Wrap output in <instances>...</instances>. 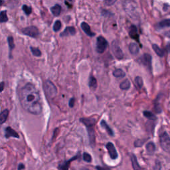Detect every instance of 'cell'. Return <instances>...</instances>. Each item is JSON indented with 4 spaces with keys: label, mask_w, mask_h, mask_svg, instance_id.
I'll use <instances>...</instances> for the list:
<instances>
[{
    "label": "cell",
    "mask_w": 170,
    "mask_h": 170,
    "mask_svg": "<svg viewBox=\"0 0 170 170\" xmlns=\"http://www.w3.org/2000/svg\"><path fill=\"white\" fill-rule=\"evenodd\" d=\"M96 168L97 170H109V169H108L106 168H104V167H101V166H96Z\"/></svg>",
    "instance_id": "obj_40"
},
{
    "label": "cell",
    "mask_w": 170,
    "mask_h": 170,
    "mask_svg": "<svg viewBox=\"0 0 170 170\" xmlns=\"http://www.w3.org/2000/svg\"><path fill=\"white\" fill-rule=\"evenodd\" d=\"M81 28L83 31H85V33L87 35L90 37H93L95 35V33H94L93 32H92L90 29V27L85 22H82L81 23Z\"/></svg>",
    "instance_id": "obj_13"
},
{
    "label": "cell",
    "mask_w": 170,
    "mask_h": 170,
    "mask_svg": "<svg viewBox=\"0 0 170 170\" xmlns=\"http://www.w3.org/2000/svg\"><path fill=\"white\" fill-rule=\"evenodd\" d=\"M20 100L22 107L26 111L33 114L42 112V105L39 91L31 83L25 85L20 93Z\"/></svg>",
    "instance_id": "obj_1"
},
{
    "label": "cell",
    "mask_w": 170,
    "mask_h": 170,
    "mask_svg": "<svg viewBox=\"0 0 170 170\" xmlns=\"http://www.w3.org/2000/svg\"><path fill=\"white\" fill-rule=\"evenodd\" d=\"M4 87H5V83L4 82H1L0 83V92H2L4 90Z\"/></svg>",
    "instance_id": "obj_39"
},
{
    "label": "cell",
    "mask_w": 170,
    "mask_h": 170,
    "mask_svg": "<svg viewBox=\"0 0 170 170\" xmlns=\"http://www.w3.org/2000/svg\"><path fill=\"white\" fill-rule=\"evenodd\" d=\"M120 88L123 90H127L130 88V82L128 79H125L120 83Z\"/></svg>",
    "instance_id": "obj_25"
},
{
    "label": "cell",
    "mask_w": 170,
    "mask_h": 170,
    "mask_svg": "<svg viewBox=\"0 0 170 170\" xmlns=\"http://www.w3.org/2000/svg\"><path fill=\"white\" fill-rule=\"evenodd\" d=\"M62 10V7L60 5L56 4L55 6H53L51 8V11L52 12L53 14L55 16V17H57L59 15L61 14Z\"/></svg>",
    "instance_id": "obj_19"
},
{
    "label": "cell",
    "mask_w": 170,
    "mask_h": 170,
    "mask_svg": "<svg viewBox=\"0 0 170 170\" xmlns=\"http://www.w3.org/2000/svg\"><path fill=\"white\" fill-rule=\"evenodd\" d=\"M137 61L145 67H147L150 71H152V56L150 54H144L142 57L139 58Z\"/></svg>",
    "instance_id": "obj_6"
},
{
    "label": "cell",
    "mask_w": 170,
    "mask_h": 170,
    "mask_svg": "<svg viewBox=\"0 0 170 170\" xmlns=\"http://www.w3.org/2000/svg\"><path fill=\"white\" fill-rule=\"evenodd\" d=\"M152 48L153 51H154V52L157 54L159 56H161H161H163L164 55V51L163 49H161L158 45L153 44Z\"/></svg>",
    "instance_id": "obj_24"
},
{
    "label": "cell",
    "mask_w": 170,
    "mask_h": 170,
    "mask_svg": "<svg viewBox=\"0 0 170 170\" xmlns=\"http://www.w3.org/2000/svg\"><path fill=\"white\" fill-rule=\"evenodd\" d=\"M8 115H9V110H4V111L0 114V124L4 123L5 121H6Z\"/></svg>",
    "instance_id": "obj_26"
},
{
    "label": "cell",
    "mask_w": 170,
    "mask_h": 170,
    "mask_svg": "<svg viewBox=\"0 0 170 170\" xmlns=\"http://www.w3.org/2000/svg\"><path fill=\"white\" fill-rule=\"evenodd\" d=\"M75 34H76V29H75L74 27H67L63 33L61 34V37L74 35Z\"/></svg>",
    "instance_id": "obj_12"
},
{
    "label": "cell",
    "mask_w": 170,
    "mask_h": 170,
    "mask_svg": "<svg viewBox=\"0 0 170 170\" xmlns=\"http://www.w3.org/2000/svg\"><path fill=\"white\" fill-rule=\"evenodd\" d=\"M8 43H9V46L11 50H12L15 47V44L14 41H13V39L12 37H8Z\"/></svg>",
    "instance_id": "obj_34"
},
{
    "label": "cell",
    "mask_w": 170,
    "mask_h": 170,
    "mask_svg": "<svg viewBox=\"0 0 170 170\" xmlns=\"http://www.w3.org/2000/svg\"><path fill=\"white\" fill-rule=\"evenodd\" d=\"M75 0H65V4L70 7L72 6V4H73Z\"/></svg>",
    "instance_id": "obj_37"
},
{
    "label": "cell",
    "mask_w": 170,
    "mask_h": 170,
    "mask_svg": "<svg viewBox=\"0 0 170 170\" xmlns=\"http://www.w3.org/2000/svg\"><path fill=\"white\" fill-rule=\"evenodd\" d=\"M126 12H127L128 14L129 15H130L129 17H136L137 15L136 13V5L134 4L133 1H128L127 2H126V4L124 5Z\"/></svg>",
    "instance_id": "obj_7"
},
{
    "label": "cell",
    "mask_w": 170,
    "mask_h": 170,
    "mask_svg": "<svg viewBox=\"0 0 170 170\" xmlns=\"http://www.w3.org/2000/svg\"><path fill=\"white\" fill-rule=\"evenodd\" d=\"M113 75L117 79H122L126 76V74L123 70L120 69H116L113 71Z\"/></svg>",
    "instance_id": "obj_20"
},
{
    "label": "cell",
    "mask_w": 170,
    "mask_h": 170,
    "mask_svg": "<svg viewBox=\"0 0 170 170\" xmlns=\"http://www.w3.org/2000/svg\"><path fill=\"white\" fill-rule=\"evenodd\" d=\"M83 160H84L86 162L90 163L92 161V157L88 153H86L85 152L83 153Z\"/></svg>",
    "instance_id": "obj_33"
},
{
    "label": "cell",
    "mask_w": 170,
    "mask_h": 170,
    "mask_svg": "<svg viewBox=\"0 0 170 170\" xmlns=\"http://www.w3.org/2000/svg\"><path fill=\"white\" fill-rule=\"evenodd\" d=\"M104 4L109 6H111L113 4H114L117 1V0H104Z\"/></svg>",
    "instance_id": "obj_36"
},
{
    "label": "cell",
    "mask_w": 170,
    "mask_h": 170,
    "mask_svg": "<svg viewBox=\"0 0 170 170\" xmlns=\"http://www.w3.org/2000/svg\"><path fill=\"white\" fill-rule=\"evenodd\" d=\"M129 51L132 55H137L140 51V48L136 43H132L129 45Z\"/></svg>",
    "instance_id": "obj_16"
},
{
    "label": "cell",
    "mask_w": 170,
    "mask_h": 170,
    "mask_svg": "<svg viewBox=\"0 0 170 170\" xmlns=\"http://www.w3.org/2000/svg\"><path fill=\"white\" fill-rule=\"evenodd\" d=\"M96 124H91L85 126L87 128V132L90 140V143L92 145H94L95 143V131H94V126Z\"/></svg>",
    "instance_id": "obj_9"
},
{
    "label": "cell",
    "mask_w": 170,
    "mask_h": 170,
    "mask_svg": "<svg viewBox=\"0 0 170 170\" xmlns=\"http://www.w3.org/2000/svg\"><path fill=\"white\" fill-rule=\"evenodd\" d=\"M161 148L166 152H170V137L167 132H163L160 136Z\"/></svg>",
    "instance_id": "obj_3"
},
{
    "label": "cell",
    "mask_w": 170,
    "mask_h": 170,
    "mask_svg": "<svg viewBox=\"0 0 170 170\" xmlns=\"http://www.w3.org/2000/svg\"><path fill=\"white\" fill-rule=\"evenodd\" d=\"M144 116L145 118H148V120H156V119H157V117H156L152 112L147 111V110L146 111L144 112Z\"/></svg>",
    "instance_id": "obj_27"
},
{
    "label": "cell",
    "mask_w": 170,
    "mask_h": 170,
    "mask_svg": "<svg viewBox=\"0 0 170 170\" xmlns=\"http://www.w3.org/2000/svg\"><path fill=\"white\" fill-rule=\"evenodd\" d=\"M5 137H6L7 138H8V137H17V138H19V137H20L17 132H16L14 129L10 127H7L6 129H5Z\"/></svg>",
    "instance_id": "obj_14"
},
{
    "label": "cell",
    "mask_w": 170,
    "mask_h": 170,
    "mask_svg": "<svg viewBox=\"0 0 170 170\" xmlns=\"http://www.w3.org/2000/svg\"><path fill=\"white\" fill-rule=\"evenodd\" d=\"M145 149H146L148 153H149V154H153L156 151V145L154 144V143L152 142H148L146 145H145Z\"/></svg>",
    "instance_id": "obj_18"
},
{
    "label": "cell",
    "mask_w": 170,
    "mask_h": 170,
    "mask_svg": "<svg viewBox=\"0 0 170 170\" xmlns=\"http://www.w3.org/2000/svg\"><path fill=\"white\" fill-rule=\"evenodd\" d=\"M111 48L113 54H114V56L117 59L121 60V59L124 58V53L120 47L119 43H118L116 40H114V41H112L111 44Z\"/></svg>",
    "instance_id": "obj_4"
},
{
    "label": "cell",
    "mask_w": 170,
    "mask_h": 170,
    "mask_svg": "<svg viewBox=\"0 0 170 170\" xmlns=\"http://www.w3.org/2000/svg\"><path fill=\"white\" fill-rule=\"evenodd\" d=\"M4 4V0H0V6H1V5Z\"/></svg>",
    "instance_id": "obj_43"
},
{
    "label": "cell",
    "mask_w": 170,
    "mask_h": 170,
    "mask_svg": "<svg viewBox=\"0 0 170 170\" xmlns=\"http://www.w3.org/2000/svg\"><path fill=\"white\" fill-rule=\"evenodd\" d=\"M44 90L48 98H53L57 94V89L53 83L50 80H47L43 85Z\"/></svg>",
    "instance_id": "obj_2"
},
{
    "label": "cell",
    "mask_w": 170,
    "mask_h": 170,
    "mask_svg": "<svg viewBox=\"0 0 170 170\" xmlns=\"http://www.w3.org/2000/svg\"><path fill=\"white\" fill-rule=\"evenodd\" d=\"M88 86L92 90H95L97 88V86H98V83H97V80L96 79V78L91 76L89 79V82H88Z\"/></svg>",
    "instance_id": "obj_22"
},
{
    "label": "cell",
    "mask_w": 170,
    "mask_h": 170,
    "mask_svg": "<svg viewBox=\"0 0 170 170\" xmlns=\"http://www.w3.org/2000/svg\"><path fill=\"white\" fill-rule=\"evenodd\" d=\"M24 168H25V166H24V165H23V164H20V166H19V168H18V170H21V169H23Z\"/></svg>",
    "instance_id": "obj_42"
},
{
    "label": "cell",
    "mask_w": 170,
    "mask_h": 170,
    "mask_svg": "<svg viewBox=\"0 0 170 170\" xmlns=\"http://www.w3.org/2000/svg\"><path fill=\"white\" fill-rule=\"evenodd\" d=\"M75 100L74 98H72L71 100L69 101V106L71 108H72L75 105Z\"/></svg>",
    "instance_id": "obj_38"
},
{
    "label": "cell",
    "mask_w": 170,
    "mask_h": 170,
    "mask_svg": "<svg viewBox=\"0 0 170 170\" xmlns=\"http://www.w3.org/2000/svg\"><path fill=\"white\" fill-rule=\"evenodd\" d=\"M23 10L24 11V12L25 13V14L27 15H30L32 12V9L31 7H29L28 6H27L26 5H24L23 6Z\"/></svg>",
    "instance_id": "obj_35"
},
{
    "label": "cell",
    "mask_w": 170,
    "mask_h": 170,
    "mask_svg": "<svg viewBox=\"0 0 170 170\" xmlns=\"http://www.w3.org/2000/svg\"><path fill=\"white\" fill-rule=\"evenodd\" d=\"M168 7H169V5H168V4H164L163 7L164 12H166V11L168 10Z\"/></svg>",
    "instance_id": "obj_41"
},
{
    "label": "cell",
    "mask_w": 170,
    "mask_h": 170,
    "mask_svg": "<svg viewBox=\"0 0 170 170\" xmlns=\"http://www.w3.org/2000/svg\"><path fill=\"white\" fill-rule=\"evenodd\" d=\"M106 148L108 152H109L110 158L112 159V160H116V159L118 158V152L114 147V145L113 144L112 142H108L106 145Z\"/></svg>",
    "instance_id": "obj_10"
},
{
    "label": "cell",
    "mask_w": 170,
    "mask_h": 170,
    "mask_svg": "<svg viewBox=\"0 0 170 170\" xmlns=\"http://www.w3.org/2000/svg\"><path fill=\"white\" fill-rule=\"evenodd\" d=\"M129 36L132 39H133L134 40L140 43V40H139V35L137 33V30L136 27L132 25L130 27V29H129Z\"/></svg>",
    "instance_id": "obj_11"
},
{
    "label": "cell",
    "mask_w": 170,
    "mask_h": 170,
    "mask_svg": "<svg viewBox=\"0 0 170 170\" xmlns=\"http://www.w3.org/2000/svg\"><path fill=\"white\" fill-rule=\"evenodd\" d=\"M31 51L32 53H33V55L34 56H41V51H40L38 48H36V47H31Z\"/></svg>",
    "instance_id": "obj_30"
},
{
    "label": "cell",
    "mask_w": 170,
    "mask_h": 170,
    "mask_svg": "<svg viewBox=\"0 0 170 170\" xmlns=\"http://www.w3.org/2000/svg\"><path fill=\"white\" fill-rule=\"evenodd\" d=\"M167 27H170V19L163 20L158 24V28L159 29H164Z\"/></svg>",
    "instance_id": "obj_21"
},
{
    "label": "cell",
    "mask_w": 170,
    "mask_h": 170,
    "mask_svg": "<svg viewBox=\"0 0 170 170\" xmlns=\"http://www.w3.org/2000/svg\"><path fill=\"white\" fill-rule=\"evenodd\" d=\"M22 33L26 35L33 37V38H36V37H38L39 35V29L35 26H30L28 27L23 29L22 30Z\"/></svg>",
    "instance_id": "obj_8"
},
{
    "label": "cell",
    "mask_w": 170,
    "mask_h": 170,
    "mask_svg": "<svg viewBox=\"0 0 170 170\" xmlns=\"http://www.w3.org/2000/svg\"><path fill=\"white\" fill-rule=\"evenodd\" d=\"M145 140H137L134 142L135 147H142L144 144Z\"/></svg>",
    "instance_id": "obj_32"
},
{
    "label": "cell",
    "mask_w": 170,
    "mask_h": 170,
    "mask_svg": "<svg viewBox=\"0 0 170 170\" xmlns=\"http://www.w3.org/2000/svg\"><path fill=\"white\" fill-rule=\"evenodd\" d=\"M101 125L102 128H103L104 129H105V130H106L107 132V133L109 134L110 136H114V132H113L112 129H111V128L110 127V126L108 125V124L106 123V122L105 120H102L101 121Z\"/></svg>",
    "instance_id": "obj_17"
},
{
    "label": "cell",
    "mask_w": 170,
    "mask_h": 170,
    "mask_svg": "<svg viewBox=\"0 0 170 170\" xmlns=\"http://www.w3.org/2000/svg\"><path fill=\"white\" fill-rule=\"evenodd\" d=\"M61 26H62V24L61 22L59 20L56 21V22L54 24V27H53V30L55 31V32H57L59 30H60L61 28Z\"/></svg>",
    "instance_id": "obj_31"
},
{
    "label": "cell",
    "mask_w": 170,
    "mask_h": 170,
    "mask_svg": "<svg viewBox=\"0 0 170 170\" xmlns=\"http://www.w3.org/2000/svg\"><path fill=\"white\" fill-rule=\"evenodd\" d=\"M108 47V41L102 36H99L96 39V51L98 53H103Z\"/></svg>",
    "instance_id": "obj_5"
},
{
    "label": "cell",
    "mask_w": 170,
    "mask_h": 170,
    "mask_svg": "<svg viewBox=\"0 0 170 170\" xmlns=\"http://www.w3.org/2000/svg\"><path fill=\"white\" fill-rule=\"evenodd\" d=\"M135 83H136V86L138 88H142L143 86V85H144V82H143V79L141 77L137 76L136 77L135 79Z\"/></svg>",
    "instance_id": "obj_28"
},
{
    "label": "cell",
    "mask_w": 170,
    "mask_h": 170,
    "mask_svg": "<svg viewBox=\"0 0 170 170\" xmlns=\"http://www.w3.org/2000/svg\"><path fill=\"white\" fill-rule=\"evenodd\" d=\"M80 170H89V169H87V168H82L80 169Z\"/></svg>",
    "instance_id": "obj_44"
},
{
    "label": "cell",
    "mask_w": 170,
    "mask_h": 170,
    "mask_svg": "<svg viewBox=\"0 0 170 170\" xmlns=\"http://www.w3.org/2000/svg\"><path fill=\"white\" fill-rule=\"evenodd\" d=\"M78 158H79V156H75L74 158H71L70 160L66 161L65 163H63V164H62V165H61L60 166H59V169H60L61 170H68L69 168V165H70V163H71V161H73V160H77Z\"/></svg>",
    "instance_id": "obj_23"
},
{
    "label": "cell",
    "mask_w": 170,
    "mask_h": 170,
    "mask_svg": "<svg viewBox=\"0 0 170 170\" xmlns=\"http://www.w3.org/2000/svg\"><path fill=\"white\" fill-rule=\"evenodd\" d=\"M130 160L132 162V166L134 170H141V167L139 165L138 161H137L136 156L134 154H131Z\"/></svg>",
    "instance_id": "obj_15"
},
{
    "label": "cell",
    "mask_w": 170,
    "mask_h": 170,
    "mask_svg": "<svg viewBox=\"0 0 170 170\" xmlns=\"http://www.w3.org/2000/svg\"><path fill=\"white\" fill-rule=\"evenodd\" d=\"M7 21H8V17L7 15L6 11H3V12H0V23L7 22Z\"/></svg>",
    "instance_id": "obj_29"
}]
</instances>
